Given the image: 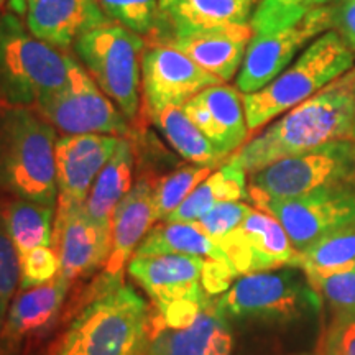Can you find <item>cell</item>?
Wrapping results in <instances>:
<instances>
[{"label": "cell", "instance_id": "obj_37", "mask_svg": "<svg viewBox=\"0 0 355 355\" xmlns=\"http://www.w3.org/2000/svg\"><path fill=\"white\" fill-rule=\"evenodd\" d=\"M334 313H355V268L311 282Z\"/></svg>", "mask_w": 355, "mask_h": 355}, {"label": "cell", "instance_id": "obj_30", "mask_svg": "<svg viewBox=\"0 0 355 355\" xmlns=\"http://www.w3.org/2000/svg\"><path fill=\"white\" fill-rule=\"evenodd\" d=\"M216 168L186 165L170 175L159 178L153 186V217L155 224L165 222L191 193L214 171Z\"/></svg>", "mask_w": 355, "mask_h": 355}, {"label": "cell", "instance_id": "obj_27", "mask_svg": "<svg viewBox=\"0 0 355 355\" xmlns=\"http://www.w3.org/2000/svg\"><path fill=\"white\" fill-rule=\"evenodd\" d=\"M196 255L202 259H209L219 263L230 265L227 255L212 241L207 234H204L196 224H184V222H158L148 230L144 241L133 255L152 257V255ZM232 266V265H230ZM235 272V270H234Z\"/></svg>", "mask_w": 355, "mask_h": 355}, {"label": "cell", "instance_id": "obj_19", "mask_svg": "<svg viewBox=\"0 0 355 355\" xmlns=\"http://www.w3.org/2000/svg\"><path fill=\"white\" fill-rule=\"evenodd\" d=\"M51 247L60 257V275L73 283L104 268L112 250V234L97 227L79 206L56 214Z\"/></svg>", "mask_w": 355, "mask_h": 355}, {"label": "cell", "instance_id": "obj_9", "mask_svg": "<svg viewBox=\"0 0 355 355\" xmlns=\"http://www.w3.org/2000/svg\"><path fill=\"white\" fill-rule=\"evenodd\" d=\"M347 186L355 188V140L340 139L250 173L248 199H293Z\"/></svg>", "mask_w": 355, "mask_h": 355}, {"label": "cell", "instance_id": "obj_3", "mask_svg": "<svg viewBox=\"0 0 355 355\" xmlns=\"http://www.w3.org/2000/svg\"><path fill=\"white\" fill-rule=\"evenodd\" d=\"M56 140L33 107L0 102V193L56 207Z\"/></svg>", "mask_w": 355, "mask_h": 355}, {"label": "cell", "instance_id": "obj_39", "mask_svg": "<svg viewBox=\"0 0 355 355\" xmlns=\"http://www.w3.org/2000/svg\"><path fill=\"white\" fill-rule=\"evenodd\" d=\"M128 355H153L152 352V324H150V329L145 332V336L137 343L135 347L130 350Z\"/></svg>", "mask_w": 355, "mask_h": 355}, {"label": "cell", "instance_id": "obj_21", "mask_svg": "<svg viewBox=\"0 0 355 355\" xmlns=\"http://www.w3.org/2000/svg\"><path fill=\"white\" fill-rule=\"evenodd\" d=\"M255 0H158V35L153 43L232 25H248Z\"/></svg>", "mask_w": 355, "mask_h": 355}, {"label": "cell", "instance_id": "obj_43", "mask_svg": "<svg viewBox=\"0 0 355 355\" xmlns=\"http://www.w3.org/2000/svg\"><path fill=\"white\" fill-rule=\"evenodd\" d=\"M0 15H2V13H0Z\"/></svg>", "mask_w": 355, "mask_h": 355}, {"label": "cell", "instance_id": "obj_11", "mask_svg": "<svg viewBox=\"0 0 355 355\" xmlns=\"http://www.w3.org/2000/svg\"><path fill=\"white\" fill-rule=\"evenodd\" d=\"M252 202L282 224L298 254L337 230L355 227L354 186L293 199L255 198Z\"/></svg>", "mask_w": 355, "mask_h": 355}, {"label": "cell", "instance_id": "obj_29", "mask_svg": "<svg viewBox=\"0 0 355 355\" xmlns=\"http://www.w3.org/2000/svg\"><path fill=\"white\" fill-rule=\"evenodd\" d=\"M309 282L355 268V227L327 235L298 254L296 266Z\"/></svg>", "mask_w": 355, "mask_h": 355}, {"label": "cell", "instance_id": "obj_17", "mask_svg": "<svg viewBox=\"0 0 355 355\" xmlns=\"http://www.w3.org/2000/svg\"><path fill=\"white\" fill-rule=\"evenodd\" d=\"M69 288L68 279L58 275L46 285L17 293L0 329V347L3 352L20 355L30 345L46 337L60 321Z\"/></svg>", "mask_w": 355, "mask_h": 355}, {"label": "cell", "instance_id": "obj_42", "mask_svg": "<svg viewBox=\"0 0 355 355\" xmlns=\"http://www.w3.org/2000/svg\"><path fill=\"white\" fill-rule=\"evenodd\" d=\"M352 139L355 140V110H354V130H352Z\"/></svg>", "mask_w": 355, "mask_h": 355}, {"label": "cell", "instance_id": "obj_26", "mask_svg": "<svg viewBox=\"0 0 355 355\" xmlns=\"http://www.w3.org/2000/svg\"><path fill=\"white\" fill-rule=\"evenodd\" d=\"M248 199L247 173L232 162L211 173L165 222L193 224L220 202Z\"/></svg>", "mask_w": 355, "mask_h": 355}, {"label": "cell", "instance_id": "obj_32", "mask_svg": "<svg viewBox=\"0 0 355 355\" xmlns=\"http://www.w3.org/2000/svg\"><path fill=\"white\" fill-rule=\"evenodd\" d=\"M331 0H261L250 19L254 33L298 24L311 10L326 7Z\"/></svg>", "mask_w": 355, "mask_h": 355}, {"label": "cell", "instance_id": "obj_20", "mask_svg": "<svg viewBox=\"0 0 355 355\" xmlns=\"http://www.w3.org/2000/svg\"><path fill=\"white\" fill-rule=\"evenodd\" d=\"M114 24L99 0H28L25 25L28 32L58 50H69L84 33Z\"/></svg>", "mask_w": 355, "mask_h": 355}, {"label": "cell", "instance_id": "obj_25", "mask_svg": "<svg viewBox=\"0 0 355 355\" xmlns=\"http://www.w3.org/2000/svg\"><path fill=\"white\" fill-rule=\"evenodd\" d=\"M55 219L56 207L8 194L0 196V222L19 255L40 247H51Z\"/></svg>", "mask_w": 355, "mask_h": 355}, {"label": "cell", "instance_id": "obj_14", "mask_svg": "<svg viewBox=\"0 0 355 355\" xmlns=\"http://www.w3.org/2000/svg\"><path fill=\"white\" fill-rule=\"evenodd\" d=\"M155 181L139 178L125 198L119 202L112 217V250L99 278L87 288L78 301L81 308L97 296L117 290L123 285V272L148 230L153 227Z\"/></svg>", "mask_w": 355, "mask_h": 355}, {"label": "cell", "instance_id": "obj_41", "mask_svg": "<svg viewBox=\"0 0 355 355\" xmlns=\"http://www.w3.org/2000/svg\"><path fill=\"white\" fill-rule=\"evenodd\" d=\"M7 3H8V0H0V10H2V8L6 7Z\"/></svg>", "mask_w": 355, "mask_h": 355}, {"label": "cell", "instance_id": "obj_16", "mask_svg": "<svg viewBox=\"0 0 355 355\" xmlns=\"http://www.w3.org/2000/svg\"><path fill=\"white\" fill-rule=\"evenodd\" d=\"M119 140L121 137L101 133L63 135L56 140V214L84 206L89 191L114 155Z\"/></svg>", "mask_w": 355, "mask_h": 355}, {"label": "cell", "instance_id": "obj_22", "mask_svg": "<svg viewBox=\"0 0 355 355\" xmlns=\"http://www.w3.org/2000/svg\"><path fill=\"white\" fill-rule=\"evenodd\" d=\"M234 337L227 318L211 300L184 327H159L152 318L153 355H230Z\"/></svg>", "mask_w": 355, "mask_h": 355}, {"label": "cell", "instance_id": "obj_2", "mask_svg": "<svg viewBox=\"0 0 355 355\" xmlns=\"http://www.w3.org/2000/svg\"><path fill=\"white\" fill-rule=\"evenodd\" d=\"M127 272L155 304V326L173 329L193 322L212 296L227 291L237 277L230 265L183 254L133 255Z\"/></svg>", "mask_w": 355, "mask_h": 355}, {"label": "cell", "instance_id": "obj_40", "mask_svg": "<svg viewBox=\"0 0 355 355\" xmlns=\"http://www.w3.org/2000/svg\"><path fill=\"white\" fill-rule=\"evenodd\" d=\"M26 3H28V0H8L7 8H8V12L15 13V15L25 17Z\"/></svg>", "mask_w": 355, "mask_h": 355}, {"label": "cell", "instance_id": "obj_34", "mask_svg": "<svg viewBox=\"0 0 355 355\" xmlns=\"http://www.w3.org/2000/svg\"><path fill=\"white\" fill-rule=\"evenodd\" d=\"M20 288V255L0 222V329L8 306Z\"/></svg>", "mask_w": 355, "mask_h": 355}, {"label": "cell", "instance_id": "obj_31", "mask_svg": "<svg viewBox=\"0 0 355 355\" xmlns=\"http://www.w3.org/2000/svg\"><path fill=\"white\" fill-rule=\"evenodd\" d=\"M99 6L115 25L155 42L158 35V0H99Z\"/></svg>", "mask_w": 355, "mask_h": 355}, {"label": "cell", "instance_id": "obj_33", "mask_svg": "<svg viewBox=\"0 0 355 355\" xmlns=\"http://www.w3.org/2000/svg\"><path fill=\"white\" fill-rule=\"evenodd\" d=\"M61 272L58 252L53 247H40L20 255V290L46 285Z\"/></svg>", "mask_w": 355, "mask_h": 355}, {"label": "cell", "instance_id": "obj_8", "mask_svg": "<svg viewBox=\"0 0 355 355\" xmlns=\"http://www.w3.org/2000/svg\"><path fill=\"white\" fill-rule=\"evenodd\" d=\"M146 40L121 25L107 24L84 33L74 53L101 91L128 122L141 110V56Z\"/></svg>", "mask_w": 355, "mask_h": 355}, {"label": "cell", "instance_id": "obj_10", "mask_svg": "<svg viewBox=\"0 0 355 355\" xmlns=\"http://www.w3.org/2000/svg\"><path fill=\"white\" fill-rule=\"evenodd\" d=\"M33 109L64 135L101 133L125 139L130 135L125 115L73 56H69L68 83Z\"/></svg>", "mask_w": 355, "mask_h": 355}, {"label": "cell", "instance_id": "obj_7", "mask_svg": "<svg viewBox=\"0 0 355 355\" xmlns=\"http://www.w3.org/2000/svg\"><path fill=\"white\" fill-rule=\"evenodd\" d=\"M321 301L308 277L291 266L243 275L214 303L229 322L288 326L314 316L321 309Z\"/></svg>", "mask_w": 355, "mask_h": 355}, {"label": "cell", "instance_id": "obj_4", "mask_svg": "<svg viewBox=\"0 0 355 355\" xmlns=\"http://www.w3.org/2000/svg\"><path fill=\"white\" fill-rule=\"evenodd\" d=\"M355 53L334 30L322 33L309 44L295 64L278 74L263 89L242 94L247 125L254 133L318 94L337 78L354 68Z\"/></svg>", "mask_w": 355, "mask_h": 355}, {"label": "cell", "instance_id": "obj_35", "mask_svg": "<svg viewBox=\"0 0 355 355\" xmlns=\"http://www.w3.org/2000/svg\"><path fill=\"white\" fill-rule=\"evenodd\" d=\"M255 207L248 206L242 201L232 202H220L212 207L209 212H206L201 219L194 222L204 234H207L212 241H220L229 232H232L235 227L245 220V217L254 211Z\"/></svg>", "mask_w": 355, "mask_h": 355}, {"label": "cell", "instance_id": "obj_6", "mask_svg": "<svg viewBox=\"0 0 355 355\" xmlns=\"http://www.w3.org/2000/svg\"><path fill=\"white\" fill-rule=\"evenodd\" d=\"M152 318L146 301L123 283L84 304L51 355H128Z\"/></svg>", "mask_w": 355, "mask_h": 355}, {"label": "cell", "instance_id": "obj_24", "mask_svg": "<svg viewBox=\"0 0 355 355\" xmlns=\"http://www.w3.org/2000/svg\"><path fill=\"white\" fill-rule=\"evenodd\" d=\"M133 166H135L133 144L125 137H121L114 155L96 178L84 202L87 216L104 232L112 234L114 212L119 202L133 188Z\"/></svg>", "mask_w": 355, "mask_h": 355}, {"label": "cell", "instance_id": "obj_28", "mask_svg": "<svg viewBox=\"0 0 355 355\" xmlns=\"http://www.w3.org/2000/svg\"><path fill=\"white\" fill-rule=\"evenodd\" d=\"M150 122L155 123L173 150L191 165L219 168L225 163L222 155L206 135L191 122L183 107H166L155 114Z\"/></svg>", "mask_w": 355, "mask_h": 355}, {"label": "cell", "instance_id": "obj_18", "mask_svg": "<svg viewBox=\"0 0 355 355\" xmlns=\"http://www.w3.org/2000/svg\"><path fill=\"white\" fill-rule=\"evenodd\" d=\"M183 110L225 162L248 141L250 130L237 87L222 83L204 89L186 102Z\"/></svg>", "mask_w": 355, "mask_h": 355}, {"label": "cell", "instance_id": "obj_36", "mask_svg": "<svg viewBox=\"0 0 355 355\" xmlns=\"http://www.w3.org/2000/svg\"><path fill=\"white\" fill-rule=\"evenodd\" d=\"M314 355H355V313H334Z\"/></svg>", "mask_w": 355, "mask_h": 355}, {"label": "cell", "instance_id": "obj_38", "mask_svg": "<svg viewBox=\"0 0 355 355\" xmlns=\"http://www.w3.org/2000/svg\"><path fill=\"white\" fill-rule=\"evenodd\" d=\"M332 30L339 33L345 44L355 53V0H343L334 7Z\"/></svg>", "mask_w": 355, "mask_h": 355}, {"label": "cell", "instance_id": "obj_13", "mask_svg": "<svg viewBox=\"0 0 355 355\" xmlns=\"http://www.w3.org/2000/svg\"><path fill=\"white\" fill-rule=\"evenodd\" d=\"M219 78L166 44H146L141 56V112L146 119L166 107H183Z\"/></svg>", "mask_w": 355, "mask_h": 355}, {"label": "cell", "instance_id": "obj_12", "mask_svg": "<svg viewBox=\"0 0 355 355\" xmlns=\"http://www.w3.org/2000/svg\"><path fill=\"white\" fill-rule=\"evenodd\" d=\"M332 17L334 7H319L298 24L254 33L235 83L239 91L250 94L272 83L290 64L303 44L332 30Z\"/></svg>", "mask_w": 355, "mask_h": 355}, {"label": "cell", "instance_id": "obj_15", "mask_svg": "<svg viewBox=\"0 0 355 355\" xmlns=\"http://www.w3.org/2000/svg\"><path fill=\"white\" fill-rule=\"evenodd\" d=\"M237 277L296 266L295 250L282 224L266 212L254 209L239 227L217 241Z\"/></svg>", "mask_w": 355, "mask_h": 355}, {"label": "cell", "instance_id": "obj_1", "mask_svg": "<svg viewBox=\"0 0 355 355\" xmlns=\"http://www.w3.org/2000/svg\"><path fill=\"white\" fill-rule=\"evenodd\" d=\"M354 110L355 68L288 110L227 162L250 175L278 159L311 152L334 140L352 139Z\"/></svg>", "mask_w": 355, "mask_h": 355}, {"label": "cell", "instance_id": "obj_23", "mask_svg": "<svg viewBox=\"0 0 355 355\" xmlns=\"http://www.w3.org/2000/svg\"><path fill=\"white\" fill-rule=\"evenodd\" d=\"M252 37L254 30L250 24L232 25L173 38L165 44L181 51L199 68L225 83L242 68Z\"/></svg>", "mask_w": 355, "mask_h": 355}, {"label": "cell", "instance_id": "obj_5", "mask_svg": "<svg viewBox=\"0 0 355 355\" xmlns=\"http://www.w3.org/2000/svg\"><path fill=\"white\" fill-rule=\"evenodd\" d=\"M69 53L33 37L19 15H0V102L35 107L68 83Z\"/></svg>", "mask_w": 355, "mask_h": 355}]
</instances>
